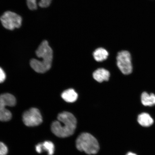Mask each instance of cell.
Segmentation results:
<instances>
[{
    "label": "cell",
    "instance_id": "1",
    "mask_svg": "<svg viewBox=\"0 0 155 155\" xmlns=\"http://www.w3.org/2000/svg\"><path fill=\"white\" fill-rule=\"evenodd\" d=\"M77 120L70 112H63L58 115V120L52 124V132L57 136L66 137L72 135L76 129Z\"/></svg>",
    "mask_w": 155,
    "mask_h": 155
},
{
    "label": "cell",
    "instance_id": "2",
    "mask_svg": "<svg viewBox=\"0 0 155 155\" xmlns=\"http://www.w3.org/2000/svg\"><path fill=\"white\" fill-rule=\"evenodd\" d=\"M36 55L41 60L33 59L31 60L30 64L34 71L40 73L47 71L51 66L53 58V51L47 41H42L36 51Z\"/></svg>",
    "mask_w": 155,
    "mask_h": 155
},
{
    "label": "cell",
    "instance_id": "3",
    "mask_svg": "<svg viewBox=\"0 0 155 155\" xmlns=\"http://www.w3.org/2000/svg\"><path fill=\"white\" fill-rule=\"evenodd\" d=\"M78 150L88 154H94L100 150L98 141L95 137L88 133H83L78 137L76 141Z\"/></svg>",
    "mask_w": 155,
    "mask_h": 155
},
{
    "label": "cell",
    "instance_id": "4",
    "mask_svg": "<svg viewBox=\"0 0 155 155\" xmlns=\"http://www.w3.org/2000/svg\"><path fill=\"white\" fill-rule=\"evenodd\" d=\"M16 103V99L13 95L8 93L0 95V121H7L11 119L12 115L6 107L14 106Z\"/></svg>",
    "mask_w": 155,
    "mask_h": 155
},
{
    "label": "cell",
    "instance_id": "5",
    "mask_svg": "<svg viewBox=\"0 0 155 155\" xmlns=\"http://www.w3.org/2000/svg\"><path fill=\"white\" fill-rule=\"evenodd\" d=\"M0 20L3 26L9 30L20 28L22 25L21 17L12 12H5L0 17Z\"/></svg>",
    "mask_w": 155,
    "mask_h": 155
},
{
    "label": "cell",
    "instance_id": "6",
    "mask_svg": "<svg viewBox=\"0 0 155 155\" xmlns=\"http://www.w3.org/2000/svg\"><path fill=\"white\" fill-rule=\"evenodd\" d=\"M116 59L117 66L121 72L125 75L130 74L133 71V66L130 53L126 50L120 51Z\"/></svg>",
    "mask_w": 155,
    "mask_h": 155
},
{
    "label": "cell",
    "instance_id": "7",
    "mask_svg": "<svg viewBox=\"0 0 155 155\" xmlns=\"http://www.w3.org/2000/svg\"><path fill=\"white\" fill-rule=\"evenodd\" d=\"M22 118L25 124L29 127L39 125L42 122L41 114L39 110L36 108H31L25 111Z\"/></svg>",
    "mask_w": 155,
    "mask_h": 155
},
{
    "label": "cell",
    "instance_id": "8",
    "mask_svg": "<svg viewBox=\"0 0 155 155\" xmlns=\"http://www.w3.org/2000/svg\"><path fill=\"white\" fill-rule=\"evenodd\" d=\"M35 149L36 152L39 153L46 151L48 153V155H53L55 151V146L51 141H46L37 145Z\"/></svg>",
    "mask_w": 155,
    "mask_h": 155
},
{
    "label": "cell",
    "instance_id": "9",
    "mask_svg": "<svg viewBox=\"0 0 155 155\" xmlns=\"http://www.w3.org/2000/svg\"><path fill=\"white\" fill-rule=\"evenodd\" d=\"M51 0H27V5L29 9L34 10L38 6L42 8L47 7L50 5Z\"/></svg>",
    "mask_w": 155,
    "mask_h": 155
},
{
    "label": "cell",
    "instance_id": "10",
    "mask_svg": "<svg viewBox=\"0 0 155 155\" xmlns=\"http://www.w3.org/2000/svg\"><path fill=\"white\" fill-rule=\"evenodd\" d=\"M137 122L143 127H148L152 126L154 123V120L151 116L146 112H143L137 117Z\"/></svg>",
    "mask_w": 155,
    "mask_h": 155
},
{
    "label": "cell",
    "instance_id": "11",
    "mask_svg": "<svg viewBox=\"0 0 155 155\" xmlns=\"http://www.w3.org/2000/svg\"><path fill=\"white\" fill-rule=\"evenodd\" d=\"M93 77L99 82H102L104 81H108L110 77L109 71L104 68L97 69L93 73Z\"/></svg>",
    "mask_w": 155,
    "mask_h": 155
},
{
    "label": "cell",
    "instance_id": "12",
    "mask_svg": "<svg viewBox=\"0 0 155 155\" xmlns=\"http://www.w3.org/2000/svg\"><path fill=\"white\" fill-rule=\"evenodd\" d=\"M141 103L145 106L152 107L155 105V94L153 93L149 94L146 92L141 94Z\"/></svg>",
    "mask_w": 155,
    "mask_h": 155
},
{
    "label": "cell",
    "instance_id": "13",
    "mask_svg": "<svg viewBox=\"0 0 155 155\" xmlns=\"http://www.w3.org/2000/svg\"><path fill=\"white\" fill-rule=\"evenodd\" d=\"M61 96L65 101L69 103L75 102L78 97V95L73 89H69L65 91L62 93Z\"/></svg>",
    "mask_w": 155,
    "mask_h": 155
},
{
    "label": "cell",
    "instance_id": "14",
    "mask_svg": "<svg viewBox=\"0 0 155 155\" xmlns=\"http://www.w3.org/2000/svg\"><path fill=\"white\" fill-rule=\"evenodd\" d=\"M95 60L97 61L101 62L104 61L107 59L108 56V52L103 48H97L93 54Z\"/></svg>",
    "mask_w": 155,
    "mask_h": 155
},
{
    "label": "cell",
    "instance_id": "15",
    "mask_svg": "<svg viewBox=\"0 0 155 155\" xmlns=\"http://www.w3.org/2000/svg\"><path fill=\"white\" fill-rule=\"evenodd\" d=\"M8 150L6 145L4 143L0 142V155H6Z\"/></svg>",
    "mask_w": 155,
    "mask_h": 155
},
{
    "label": "cell",
    "instance_id": "16",
    "mask_svg": "<svg viewBox=\"0 0 155 155\" xmlns=\"http://www.w3.org/2000/svg\"><path fill=\"white\" fill-rule=\"evenodd\" d=\"M5 78L6 75L5 71L0 67V83L4 82Z\"/></svg>",
    "mask_w": 155,
    "mask_h": 155
},
{
    "label": "cell",
    "instance_id": "17",
    "mask_svg": "<svg viewBox=\"0 0 155 155\" xmlns=\"http://www.w3.org/2000/svg\"><path fill=\"white\" fill-rule=\"evenodd\" d=\"M126 155H137L134 153L130 152L128 153H127V154H126Z\"/></svg>",
    "mask_w": 155,
    "mask_h": 155
}]
</instances>
